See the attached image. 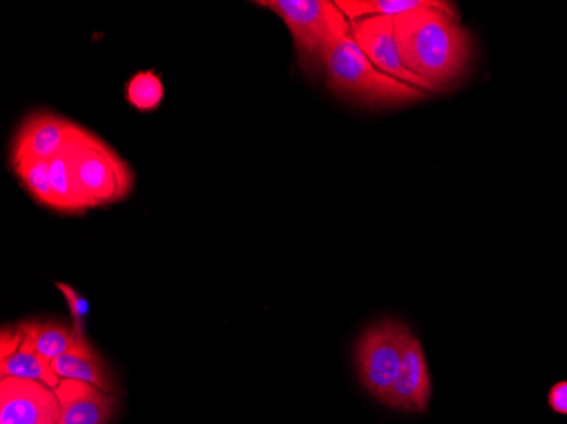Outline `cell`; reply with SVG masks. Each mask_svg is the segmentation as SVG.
I'll list each match as a JSON object with an SVG mask.
<instances>
[{
	"mask_svg": "<svg viewBox=\"0 0 567 424\" xmlns=\"http://www.w3.org/2000/svg\"><path fill=\"white\" fill-rule=\"evenodd\" d=\"M62 407L55 389L37 381H0V424H60Z\"/></svg>",
	"mask_w": 567,
	"mask_h": 424,
	"instance_id": "cell-8",
	"label": "cell"
},
{
	"mask_svg": "<svg viewBox=\"0 0 567 424\" xmlns=\"http://www.w3.org/2000/svg\"><path fill=\"white\" fill-rule=\"evenodd\" d=\"M324 84L340 99L369 107H396L426 97V92L375 69L352 37L340 41L328 55Z\"/></svg>",
	"mask_w": 567,
	"mask_h": 424,
	"instance_id": "cell-3",
	"label": "cell"
},
{
	"mask_svg": "<svg viewBox=\"0 0 567 424\" xmlns=\"http://www.w3.org/2000/svg\"><path fill=\"white\" fill-rule=\"evenodd\" d=\"M24 189L31 194L34 200L48 209L60 213L59 200H56L50 180V162L22 161L12 165Z\"/></svg>",
	"mask_w": 567,
	"mask_h": 424,
	"instance_id": "cell-15",
	"label": "cell"
},
{
	"mask_svg": "<svg viewBox=\"0 0 567 424\" xmlns=\"http://www.w3.org/2000/svg\"><path fill=\"white\" fill-rule=\"evenodd\" d=\"M393 22L404 65L433 91L454 87L466 75L473 41L452 2L432 0L425 8L396 15Z\"/></svg>",
	"mask_w": 567,
	"mask_h": 424,
	"instance_id": "cell-1",
	"label": "cell"
},
{
	"mask_svg": "<svg viewBox=\"0 0 567 424\" xmlns=\"http://www.w3.org/2000/svg\"><path fill=\"white\" fill-rule=\"evenodd\" d=\"M432 400V378L422 341L411 334L401 360L400 372L385 406L404 413H423Z\"/></svg>",
	"mask_w": 567,
	"mask_h": 424,
	"instance_id": "cell-9",
	"label": "cell"
},
{
	"mask_svg": "<svg viewBox=\"0 0 567 424\" xmlns=\"http://www.w3.org/2000/svg\"><path fill=\"white\" fill-rule=\"evenodd\" d=\"M547 403L554 413L567 416V381L557 382L549 389Z\"/></svg>",
	"mask_w": 567,
	"mask_h": 424,
	"instance_id": "cell-19",
	"label": "cell"
},
{
	"mask_svg": "<svg viewBox=\"0 0 567 424\" xmlns=\"http://www.w3.org/2000/svg\"><path fill=\"white\" fill-rule=\"evenodd\" d=\"M282 19L295 43L299 70L308 81L324 75L328 55L350 37V21L331 0H257Z\"/></svg>",
	"mask_w": 567,
	"mask_h": 424,
	"instance_id": "cell-2",
	"label": "cell"
},
{
	"mask_svg": "<svg viewBox=\"0 0 567 424\" xmlns=\"http://www.w3.org/2000/svg\"><path fill=\"white\" fill-rule=\"evenodd\" d=\"M76 196L87 209L120 203L132 194L135 174L120 153L85 130L66 149Z\"/></svg>",
	"mask_w": 567,
	"mask_h": 424,
	"instance_id": "cell-4",
	"label": "cell"
},
{
	"mask_svg": "<svg viewBox=\"0 0 567 424\" xmlns=\"http://www.w3.org/2000/svg\"><path fill=\"white\" fill-rule=\"evenodd\" d=\"M25 340L48 362L65 355L75 349L81 341L76 340L72 327H66L62 321H25L19 324Z\"/></svg>",
	"mask_w": 567,
	"mask_h": 424,
	"instance_id": "cell-13",
	"label": "cell"
},
{
	"mask_svg": "<svg viewBox=\"0 0 567 424\" xmlns=\"http://www.w3.org/2000/svg\"><path fill=\"white\" fill-rule=\"evenodd\" d=\"M350 37L375 69L420 91L435 92L422 76L415 75L404 65L393 18H365L350 22Z\"/></svg>",
	"mask_w": 567,
	"mask_h": 424,
	"instance_id": "cell-7",
	"label": "cell"
},
{
	"mask_svg": "<svg viewBox=\"0 0 567 424\" xmlns=\"http://www.w3.org/2000/svg\"><path fill=\"white\" fill-rule=\"evenodd\" d=\"M411 334L403 321L385 318L371 324L357 341L359 382L379 403L385 404L388 401Z\"/></svg>",
	"mask_w": 567,
	"mask_h": 424,
	"instance_id": "cell-5",
	"label": "cell"
},
{
	"mask_svg": "<svg viewBox=\"0 0 567 424\" xmlns=\"http://www.w3.org/2000/svg\"><path fill=\"white\" fill-rule=\"evenodd\" d=\"M22 333V331H21ZM0 375L4 378L25 379V381H37L48 387H59L62 379L55 374L51 362L40 355L31 347L30 341L22 334L21 343L12 352L0 355Z\"/></svg>",
	"mask_w": 567,
	"mask_h": 424,
	"instance_id": "cell-12",
	"label": "cell"
},
{
	"mask_svg": "<svg viewBox=\"0 0 567 424\" xmlns=\"http://www.w3.org/2000/svg\"><path fill=\"white\" fill-rule=\"evenodd\" d=\"M50 180L56 200H59L60 213L63 215H82L87 209L81 197L76 196L73 187L72 175H70L66 152L50 161Z\"/></svg>",
	"mask_w": 567,
	"mask_h": 424,
	"instance_id": "cell-16",
	"label": "cell"
},
{
	"mask_svg": "<svg viewBox=\"0 0 567 424\" xmlns=\"http://www.w3.org/2000/svg\"><path fill=\"white\" fill-rule=\"evenodd\" d=\"M85 127L53 113L31 114L19 127L11 149V165L22 161L50 162L81 138Z\"/></svg>",
	"mask_w": 567,
	"mask_h": 424,
	"instance_id": "cell-6",
	"label": "cell"
},
{
	"mask_svg": "<svg viewBox=\"0 0 567 424\" xmlns=\"http://www.w3.org/2000/svg\"><path fill=\"white\" fill-rule=\"evenodd\" d=\"M56 289L62 292L66 304H69L70 314H72L73 333H75L76 340L85 343L87 341V338H85V324H87L89 312H91L87 299L75 287L69 286L65 282H56Z\"/></svg>",
	"mask_w": 567,
	"mask_h": 424,
	"instance_id": "cell-18",
	"label": "cell"
},
{
	"mask_svg": "<svg viewBox=\"0 0 567 424\" xmlns=\"http://www.w3.org/2000/svg\"><path fill=\"white\" fill-rule=\"evenodd\" d=\"M55 392L62 407L60 424H110L120 406L116 394L84 382L62 381Z\"/></svg>",
	"mask_w": 567,
	"mask_h": 424,
	"instance_id": "cell-10",
	"label": "cell"
},
{
	"mask_svg": "<svg viewBox=\"0 0 567 424\" xmlns=\"http://www.w3.org/2000/svg\"><path fill=\"white\" fill-rule=\"evenodd\" d=\"M51 366L62 381L84 382L107 394H114L116 391L106 363L95 353L89 341L76 344L75 349L70 350L65 355L53 360Z\"/></svg>",
	"mask_w": 567,
	"mask_h": 424,
	"instance_id": "cell-11",
	"label": "cell"
},
{
	"mask_svg": "<svg viewBox=\"0 0 567 424\" xmlns=\"http://www.w3.org/2000/svg\"><path fill=\"white\" fill-rule=\"evenodd\" d=\"M432 0H337L340 11L350 22L365 18H396L425 8Z\"/></svg>",
	"mask_w": 567,
	"mask_h": 424,
	"instance_id": "cell-14",
	"label": "cell"
},
{
	"mask_svg": "<svg viewBox=\"0 0 567 424\" xmlns=\"http://www.w3.org/2000/svg\"><path fill=\"white\" fill-rule=\"evenodd\" d=\"M126 101L140 113H152L161 107L165 89L161 76L153 72H138L126 84Z\"/></svg>",
	"mask_w": 567,
	"mask_h": 424,
	"instance_id": "cell-17",
	"label": "cell"
}]
</instances>
